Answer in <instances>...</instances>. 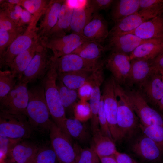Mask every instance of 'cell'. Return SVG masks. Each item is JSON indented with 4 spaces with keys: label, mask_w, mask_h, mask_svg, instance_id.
Returning <instances> with one entry per match:
<instances>
[{
    "label": "cell",
    "mask_w": 163,
    "mask_h": 163,
    "mask_svg": "<svg viewBox=\"0 0 163 163\" xmlns=\"http://www.w3.org/2000/svg\"><path fill=\"white\" fill-rule=\"evenodd\" d=\"M58 73L52 58L49 70L41 80L44 89L46 99L53 121L69 139L71 137L66 127L67 117L57 85Z\"/></svg>",
    "instance_id": "1"
},
{
    "label": "cell",
    "mask_w": 163,
    "mask_h": 163,
    "mask_svg": "<svg viewBox=\"0 0 163 163\" xmlns=\"http://www.w3.org/2000/svg\"><path fill=\"white\" fill-rule=\"evenodd\" d=\"M29 101L26 115L33 129L50 131L53 121L46 99L43 86L41 83L28 89Z\"/></svg>",
    "instance_id": "2"
},
{
    "label": "cell",
    "mask_w": 163,
    "mask_h": 163,
    "mask_svg": "<svg viewBox=\"0 0 163 163\" xmlns=\"http://www.w3.org/2000/svg\"><path fill=\"white\" fill-rule=\"evenodd\" d=\"M115 89L118 102L117 124L123 139L133 134L140 123L126 91L116 82Z\"/></svg>",
    "instance_id": "3"
},
{
    "label": "cell",
    "mask_w": 163,
    "mask_h": 163,
    "mask_svg": "<svg viewBox=\"0 0 163 163\" xmlns=\"http://www.w3.org/2000/svg\"><path fill=\"white\" fill-rule=\"evenodd\" d=\"M33 130L25 115L0 111V136L18 140L29 137Z\"/></svg>",
    "instance_id": "4"
},
{
    "label": "cell",
    "mask_w": 163,
    "mask_h": 163,
    "mask_svg": "<svg viewBox=\"0 0 163 163\" xmlns=\"http://www.w3.org/2000/svg\"><path fill=\"white\" fill-rule=\"evenodd\" d=\"M126 91L141 125L163 126V117L149 105L140 91L134 90Z\"/></svg>",
    "instance_id": "5"
},
{
    "label": "cell",
    "mask_w": 163,
    "mask_h": 163,
    "mask_svg": "<svg viewBox=\"0 0 163 163\" xmlns=\"http://www.w3.org/2000/svg\"><path fill=\"white\" fill-rule=\"evenodd\" d=\"M49 50L40 43L38 50L21 78L18 81L27 84L39 80H42L46 74L50 66L53 55L50 54Z\"/></svg>",
    "instance_id": "6"
},
{
    "label": "cell",
    "mask_w": 163,
    "mask_h": 163,
    "mask_svg": "<svg viewBox=\"0 0 163 163\" xmlns=\"http://www.w3.org/2000/svg\"><path fill=\"white\" fill-rule=\"evenodd\" d=\"M27 85L18 81L14 88L0 99L1 112L13 114L26 115L29 101Z\"/></svg>",
    "instance_id": "7"
},
{
    "label": "cell",
    "mask_w": 163,
    "mask_h": 163,
    "mask_svg": "<svg viewBox=\"0 0 163 163\" xmlns=\"http://www.w3.org/2000/svg\"><path fill=\"white\" fill-rule=\"evenodd\" d=\"M51 146L59 163H76L77 153L74 144L53 121L50 130Z\"/></svg>",
    "instance_id": "8"
},
{
    "label": "cell",
    "mask_w": 163,
    "mask_h": 163,
    "mask_svg": "<svg viewBox=\"0 0 163 163\" xmlns=\"http://www.w3.org/2000/svg\"><path fill=\"white\" fill-rule=\"evenodd\" d=\"M104 64L93 72L88 84L91 88L89 106L91 112L90 128L92 133L100 129L98 113L101 101V86L104 80Z\"/></svg>",
    "instance_id": "9"
},
{
    "label": "cell",
    "mask_w": 163,
    "mask_h": 163,
    "mask_svg": "<svg viewBox=\"0 0 163 163\" xmlns=\"http://www.w3.org/2000/svg\"><path fill=\"white\" fill-rule=\"evenodd\" d=\"M37 29L28 26L25 31L19 35L8 47L0 58V67H9L15 58L38 42Z\"/></svg>",
    "instance_id": "10"
},
{
    "label": "cell",
    "mask_w": 163,
    "mask_h": 163,
    "mask_svg": "<svg viewBox=\"0 0 163 163\" xmlns=\"http://www.w3.org/2000/svg\"><path fill=\"white\" fill-rule=\"evenodd\" d=\"M52 59L57 73L78 71L93 72L104 63V61L97 63L87 60L74 53L59 58H55L53 55Z\"/></svg>",
    "instance_id": "11"
},
{
    "label": "cell",
    "mask_w": 163,
    "mask_h": 163,
    "mask_svg": "<svg viewBox=\"0 0 163 163\" xmlns=\"http://www.w3.org/2000/svg\"><path fill=\"white\" fill-rule=\"evenodd\" d=\"M104 63L111 73L112 77L117 83L120 85L126 84L131 67V60L129 55L111 52Z\"/></svg>",
    "instance_id": "12"
},
{
    "label": "cell",
    "mask_w": 163,
    "mask_h": 163,
    "mask_svg": "<svg viewBox=\"0 0 163 163\" xmlns=\"http://www.w3.org/2000/svg\"><path fill=\"white\" fill-rule=\"evenodd\" d=\"M158 14L156 13L146 10L139 11L114 23V26L109 30L107 38L130 33L144 22Z\"/></svg>",
    "instance_id": "13"
},
{
    "label": "cell",
    "mask_w": 163,
    "mask_h": 163,
    "mask_svg": "<svg viewBox=\"0 0 163 163\" xmlns=\"http://www.w3.org/2000/svg\"><path fill=\"white\" fill-rule=\"evenodd\" d=\"M133 151L144 161L154 163H162L163 153L158 146L145 135L139 138L132 147Z\"/></svg>",
    "instance_id": "14"
},
{
    "label": "cell",
    "mask_w": 163,
    "mask_h": 163,
    "mask_svg": "<svg viewBox=\"0 0 163 163\" xmlns=\"http://www.w3.org/2000/svg\"><path fill=\"white\" fill-rule=\"evenodd\" d=\"M107 40V43L105 46L107 50L129 55L141 44L155 40H144L134 34H126L112 37L108 38Z\"/></svg>",
    "instance_id": "15"
},
{
    "label": "cell",
    "mask_w": 163,
    "mask_h": 163,
    "mask_svg": "<svg viewBox=\"0 0 163 163\" xmlns=\"http://www.w3.org/2000/svg\"><path fill=\"white\" fill-rule=\"evenodd\" d=\"M109 31L106 21L98 12L94 14L83 29L81 34L88 41L102 44L107 40Z\"/></svg>",
    "instance_id": "16"
},
{
    "label": "cell",
    "mask_w": 163,
    "mask_h": 163,
    "mask_svg": "<svg viewBox=\"0 0 163 163\" xmlns=\"http://www.w3.org/2000/svg\"><path fill=\"white\" fill-rule=\"evenodd\" d=\"M127 34H134L144 40L163 41V12L144 22L135 30Z\"/></svg>",
    "instance_id": "17"
},
{
    "label": "cell",
    "mask_w": 163,
    "mask_h": 163,
    "mask_svg": "<svg viewBox=\"0 0 163 163\" xmlns=\"http://www.w3.org/2000/svg\"><path fill=\"white\" fill-rule=\"evenodd\" d=\"M157 69L151 61L133 59L131 60L130 69L126 84L130 86L138 85L139 87Z\"/></svg>",
    "instance_id": "18"
},
{
    "label": "cell",
    "mask_w": 163,
    "mask_h": 163,
    "mask_svg": "<svg viewBox=\"0 0 163 163\" xmlns=\"http://www.w3.org/2000/svg\"><path fill=\"white\" fill-rule=\"evenodd\" d=\"M39 148L27 142H17L11 148L7 156L8 160L15 163H35Z\"/></svg>",
    "instance_id": "19"
},
{
    "label": "cell",
    "mask_w": 163,
    "mask_h": 163,
    "mask_svg": "<svg viewBox=\"0 0 163 163\" xmlns=\"http://www.w3.org/2000/svg\"><path fill=\"white\" fill-rule=\"evenodd\" d=\"M65 0H50L37 28L39 39L45 36L54 27L58 18L61 7Z\"/></svg>",
    "instance_id": "20"
},
{
    "label": "cell",
    "mask_w": 163,
    "mask_h": 163,
    "mask_svg": "<svg viewBox=\"0 0 163 163\" xmlns=\"http://www.w3.org/2000/svg\"><path fill=\"white\" fill-rule=\"evenodd\" d=\"M144 97L153 104H157L163 97V82L157 69L140 86Z\"/></svg>",
    "instance_id": "21"
},
{
    "label": "cell",
    "mask_w": 163,
    "mask_h": 163,
    "mask_svg": "<svg viewBox=\"0 0 163 163\" xmlns=\"http://www.w3.org/2000/svg\"><path fill=\"white\" fill-rule=\"evenodd\" d=\"M73 9L69 4L68 0H65L61 7L56 25L47 34L41 38L57 37L66 35V33L70 31Z\"/></svg>",
    "instance_id": "22"
},
{
    "label": "cell",
    "mask_w": 163,
    "mask_h": 163,
    "mask_svg": "<svg viewBox=\"0 0 163 163\" xmlns=\"http://www.w3.org/2000/svg\"><path fill=\"white\" fill-rule=\"evenodd\" d=\"M65 124L72 139L82 145H85L90 142L92 133L90 127L87 124L74 118H67Z\"/></svg>",
    "instance_id": "23"
},
{
    "label": "cell",
    "mask_w": 163,
    "mask_h": 163,
    "mask_svg": "<svg viewBox=\"0 0 163 163\" xmlns=\"http://www.w3.org/2000/svg\"><path fill=\"white\" fill-rule=\"evenodd\" d=\"M88 1L84 5L74 8L70 30L72 33L81 34L84 27L95 14Z\"/></svg>",
    "instance_id": "24"
},
{
    "label": "cell",
    "mask_w": 163,
    "mask_h": 163,
    "mask_svg": "<svg viewBox=\"0 0 163 163\" xmlns=\"http://www.w3.org/2000/svg\"><path fill=\"white\" fill-rule=\"evenodd\" d=\"M40 45L39 40L28 49L21 52L14 59L9 68L18 80L21 78Z\"/></svg>",
    "instance_id": "25"
},
{
    "label": "cell",
    "mask_w": 163,
    "mask_h": 163,
    "mask_svg": "<svg viewBox=\"0 0 163 163\" xmlns=\"http://www.w3.org/2000/svg\"><path fill=\"white\" fill-rule=\"evenodd\" d=\"M105 46L94 41H87L81 44L72 53L77 54L90 61L99 63L104 61L101 58L106 51Z\"/></svg>",
    "instance_id": "26"
},
{
    "label": "cell",
    "mask_w": 163,
    "mask_h": 163,
    "mask_svg": "<svg viewBox=\"0 0 163 163\" xmlns=\"http://www.w3.org/2000/svg\"><path fill=\"white\" fill-rule=\"evenodd\" d=\"M92 72L78 71L57 73V79L68 88L77 90L88 84Z\"/></svg>",
    "instance_id": "27"
},
{
    "label": "cell",
    "mask_w": 163,
    "mask_h": 163,
    "mask_svg": "<svg viewBox=\"0 0 163 163\" xmlns=\"http://www.w3.org/2000/svg\"><path fill=\"white\" fill-rule=\"evenodd\" d=\"M114 141L112 139L104 135L100 129L92 133L90 146L99 157L114 155L117 151Z\"/></svg>",
    "instance_id": "28"
},
{
    "label": "cell",
    "mask_w": 163,
    "mask_h": 163,
    "mask_svg": "<svg viewBox=\"0 0 163 163\" xmlns=\"http://www.w3.org/2000/svg\"><path fill=\"white\" fill-rule=\"evenodd\" d=\"M139 10V0H114L110 17L114 23Z\"/></svg>",
    "instance_id": "29"
},
{
    "label": "cell",
    "mask_w": 163,
    "mask_h": 163,
    "mask_svg": "<svg viewBox=\"0 0 163 163\" xmlns=\"http://www.w3.org/2000/svg\"><path fill=\"white\" fill-rule=\"evenodd\" d=\"M163 50V41L153 40L142 44L129 55L131 60L141 59L151 61Z\"/></svg>",
    "instance_id": "30"
},
{
    "label": "cell",
    "mask_w": 163,
    "mask_h": 163,
    "mask_svg": "<svg viewBox=\"0 0 163 163\" xmlns=\"http://www.w3.org/2000/svg\"><path fill=\"white\" fill-rule=\"evenodd\" d=\"M57 85L66 116L67 115L68 116L67 118H75L78 100V93L77 90L68 88L58 79Z\"/></svg>",
    "instance_id": "31"
},
{
    "label": "cell",
    "mask_w": 163,
    "mask_h": 163,
    "mask_svg": "<svg viewBox=\"0 0 163 163\" xmlns=\"http://www.w3.org/2000/svg\"><path fill=\"white\" fill-rule=\"evenodd\" d=\"M42 46L52 52L69 44L75 42L88 41L81 35L74 33L54 38L43 37L39 39Z\"/></svg>",
    "instance_id": "32"
},
{
    "label": "cell",
    "mask_w": 163,
    "mask_h": 163,
    "mask_svg": "<svg viewBox=\"0 0 163 163\" xmlns=\"http://www.w3.org/2000/svg\"><path fill=\"white\" fill-rule=\"evenodd\" d=\"M50 1L48 0H23L21 6L34 17L28 26L34 29L37 28V23L44 14Z\"/></svg>",
    "instance_id": "33"
},
{
    "label": "cell",
    "mask_w": 163,
    "mask_h": 163,
    "mask_svg": "<svg viewBox=\"0 0 163 163\" xmlns=\"http://www.w3.org/2000/svg\"><path fill=\"white\" fill-rule=\"evenodd\" d=\"M17 82V78L10 70L0 71V99L14 88Z\"/></svg>",
    "instance_id": "34"
},
{
    "label": "cell",
    "mask_w": 163,
    "mask_h": 163,
    "mask_svg": "<svg viewBox=\"0 0 163 163\" xmlns=\"http://www.w3.org/2000/svg\"><path fill=\"white\" fill-rule=\"evenodd\" d=\"M74 145L77 153L76 163H100L99 157L92 148H82L77 143Z\"/></svg>",
    "instance_id": "35"
},
{
    "label": "cell",
    "mask_w": 163,
    "mask_h": 163,
    "mask_svg": "<svg viewBox=\"0 0 163 163\" xmlns=\"http://www.w3.org/2000/svg\"><path fill=\"white\" fill-rule=\"evenodd\" d=\"M139 127L144 134L153 140L159 147L163 153V126H144Z\"/></svg>",
    "instance_id": "36"
},
{
    "label": "cell",
    "mask_w": 163,
    "mask_h": 163,
    "mask_svg": "<svg viewBox=\"0 0 163 163\" xmlns=\"http://www.w3.org/2000/svg\"><path fill=\"white\" fill-rule=\"evenodd\" d=\"M35 163H59L52 146L39 148Z\"/></svg>",
    "instance_id": "37"
},
{
    "label": "cell",
    "mask_w": 163,
    "mask_h": 163,
    "mask_svg": "<svg viewBox=\"0 0 163 163\" xmlns=\"http://www.w3.org/2000/svg\"><path fill=\"white\" fill-rule=\"evenodd\" d=\"M21 34L0 28V58L11 43Z\"/></svg>",
    "instance_id": "38"
},
{
    "label": "cell",
    "mask_w": 163,
    "mask_h": 163,
    "mask_svg": "<svg viewBox=\"0 0 163 163\" xmlns=\"http://www.w3.org/2000/svg\"><path fill=\"white\" fill-rule=\"evenodd\" d=\"M0 28L21 34L23 33L26 29H25L24 26L16 24L1 11H0Z\"/></svg>",
    "instance_id": "39"
},
{
    "label": "cell",
    "mask_w": 163,
    "mask_h": 163,
    "mask_svg": "<svg viewBox=\"0 0 163 163\" xmlns=\"http://www.w3.org/2000/svg\"><path fill=\"white\" fill-rule=\"evenodd\" d=\"M98 117L100 129L101 133L104 135L113 139L108 126L102 95L99 109Z\"/></svg>",
    "instance_id": "40"
},
{
    "label": "cell",
    "mask_w": 163,
    "mask_h": 163,
    "mask_svg": "<svg viewBox=\"0 0 163 163\" xmlns=\"http://www.w3.org/2000/svg\"><path fill=\"white\" fill-rule=\"evenodd\" d=\"M161 13L163 12V0H139V10Z\"/></svg>",
    "instance_id": "41"
},
{
    "label": "cell",
    "mask_w": 163,
    "mask_h": 163,
    "mask_svg": "<svg viewBox=\"0 0 163 163\" xmlns=\"http://www.w3.org/2000/svg\"><path fill=\"white\" fill-rule=\"evenodd\" d=\"M0 11L2 12L16 24L21 26L20 24V18L14 10L15 5L7 2L5 0H0Z\"/></svg>",
    "instance_id": "42"
},
{
    "label": "cell",
    "mask_w": 163,
    "mask_h": 163,
    "mask_svg": "<svg viewBox=\"0 0 163 163\" xmlns=\"http://www.w3.org/2000/svg\"><path fill=\"white\" fill-rule=\"evenodd\" d=\"M114 0H89V5L95 13L101 10H106L112 6Z\"/></svg>",
    "instance_id": "43"
},
{
    "label": "cell",
    "mask_w": 163,
    "mask_h": 163,
    "mask_svg": "<svg viewBox=\"0 0 163 163\" xmlns=\"http://www.w3.org/2000/svg\"><path fill=\"white\" fill-rule=\"evenodd\" d=\"M7 137L0 136V152L1 159H4L7 154L12 146L18 141Z\"/></svg>",
    "instance_id": "44"
},
{
    "label": "cell",
    "mask_w": 163,
    "mask_h": 163,
    "mask_svg": "<svg viewBox=\"0 0 163 163\" xmlns=\"http://www.w3.org/2000/svg\"><path fill=\"white\" fill-rule=\"evenodd\" d=\"M117 163H137L128 154L117 151L114 155Z\"/></svg>",
    "instance_id": "45"
},
{
    "label": "cell",
    "mask_w": 163,
    "mask_h": 163,
    "mask_svg": "<svg viewBox=\"0 0 163 163\" xmlns=\"http://www.w3.org/2000/svg\"><path fill=\"white\" fill-rule=\"evenodd\" d=\"M33 18V15L30 12L25 9H23L20 17V24L22 26L27 24L29 25Z\"/></svg>",
    "instance_id": "46"
},
{
    "label": "cell",
    "mask_w": 163,
    "mask_h": 163,
    "mask_svg": "<svg viewBox=\"0 0 163 163\" xmlns=\"http://www.w3.org/2000/svg\"><path fill=\"white\" fill-rule=\"evenodd\" d=\"M151 62L156 69H163V50Z\"/></svg>",
    "instance_id": "47"
},
{
    "label": "cell",
    "mask_w": 163,
    "mask_h": 163,
    "mask_svg": "<svg viewBox=\"0 0 163 163\" xmlns=\"http://www.w3.org/2000/svg\"><path fill=\"white\" fill-rule=\"evenodd\" d=\"M99 157L101 163H117L114 155Z\"/></svg>",
    "instance_id": "48"
},
{
    "label": "cell",
    "mask_w": 163,
    "mask_h": 163,
    "mask_svg": "<svg viewBox=\"0 0 163 163\" xmlns=\"http://www.w3.org/2000/svg\"><path fill=\"white\" fill-rule=\"evenodd\" d=\"M5 1L13 5L21 6L23 0H7Z\"/></svg>",
    "instance_id": "49"
},
{
    "label": "cell",
    "mask_w": 163,
    "mask_h": 163,
    "mask_svg": "<svg viewBox=\"0 0 163 163\" xmlns=\"http://www.w3.org/2000/svg\"><path fill=\"white\" fill-rule=\"evenodd\" d=\"M159 109L163 112V97L158 102L157 104Z\"/></svg>",
    "instance_id": "50"
},
{
    "label": "cell",
    "mask_w": 163,
    "mask_h": 163,
    "mask_svg": "<svg viewBox=\"0 0 163 163\" xmlns=\"http://www.w3.org/2000/svg\"><path fill=\"white\" fill-rule=\"evenodd\" d=\"M161 76L162 80L163 82V69H157Z\"/></svg>",
    "instance_id": "51"
},
{
    "label": "cell",
    "mask_w": 163,
    "mask_h": 163,
    "mask_svg": "<svg viewBox=\"0 0 163 163\" xmlns=\"http://www.w3.org/2000/svg\"><path fill=\"white\" fill-rule=\"evenodd\" d=\"M5 163H15L14 162H11L9 161H8L7 162H6Z\"/></svg>",
    "instance_id": "52"
}]
</instances>
